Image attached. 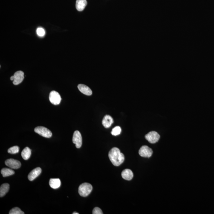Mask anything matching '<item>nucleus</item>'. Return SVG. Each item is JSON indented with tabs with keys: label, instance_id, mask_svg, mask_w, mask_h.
Returning <instances> with one entry per match:
<instances>
[{
	"label": "nucleus",
	"instance_id": "0eeeda50",
	"mask_svg": "<svg viewBox=\"0 0 214 214\" xmlns=\"http://www.w3.org/2000/svg\"><path fill=\"white\" fill-rule=\"evenodd\" d=\"M139 154L142 157L149 158L152 155L153 151L147 145H143L139 150Z\"/></svg>",
	"mask_w": 214,
	"mask_h": 214
},
{
	"label": "nucleus",
	"instance_id": "f257e3e1",
	"mask_svg": "<svg viewBox=\"0 0 214 214\" xmlns=\"http://www.w3.org/2000/svg\"><path fill=\"white\" fill-rule=\"evenodd\" d=\"M109 157L112 164L115 166H119L125 160L124 154L121 152L119 149L117 148H113L110 150Z\"/></svg>",
	"mask_w": 214,
	"mask_h": 214
},
{
	"label": "nucleus",
	"instance_id": "423d86ee",
	"mask_svg": "<svg viewBox=\"0 0 214 214\" xmlns=\"http://www.w3.org/2000/svg\"><path fill=\"white\" fill-rule=\"evenodd\" d=\"M49 99L50 102L55 105L59 104L61 101V97L59 93L54 90L50 93Z\"/></svg>",
	"mask_w": 214,
	"mask_h": 214
},
{
	"label": "nucleus",
	"instance_id": "4468645a",
	"mask_svg": "<svg viewBox=\"0 0 214 214\" xmlns=\"http://www.w3.org/2000/svg\"><path fill=\"white\" fill-rule=\"evenodd\" d=\"M87 4L86 0H77L76 2V8L78 11H82L84 10Z\"/></svg>",
	"mask_w": 214,
	"mask_h": 214
},
{
	"label": "nucleus",
	"instance_id": "2eb2a0df",
	"mask_svg": "<svg viewBox=\"0 0 214 214\" xmlns=\"http://www.w3.org/2000/svg\"><path fill=\"white\" fill-rule=\"evenodd\" d=\"M49 183L50 187L53 189L58 188L61 186V181L59 179H51Z\"/></svg>",
	"mask_w": 214,
	"mask_h": 214
},
{
	"label": "nucleus",
	"instance_id": "ddd939ff",
	"mask_svg": "<svg viewBox=\"0 0 214 214\" xmlns=\"http://www.w3.org/2000/svg\"><path fill=\"white\" fill-rule=\"evenodd\" d=\"M121 176L123 178L127 180H130L133 177V173L132 171L129 169H126L122 171Z\"/></svg>",
	"mask_w": 214,
	"mask_h": 214
},
{
	"label": "nucleus",
	"instance_id": "6ab92c4d",
	"mask_svg": "<svg viewBox=\"0 0 214 214\" xmlns=\"http://www.w3.org/2000/svg\"><path fill=\"white\" fill-rule=\"evenodd\" d=\"M24 212L22 211L18 207H14L10 211L9 214H24Z\"/></svg>",
	"mask_w": 214,
	"mask_h": 214
},
{
	"label": "nucleus",
	"instance_id": "aec40b11",
	"mask_svg": "<svg viewBox=\"0 0 214 214\" xmlns=\"http://www.w3.org/2000/svg\"><path fill=\"white\" fill-rule=\"evenodd\" d=\"M121 132V129L120 127L117 126L115 127L114 129H113L111 132V134H112L113 135L116 136H118L120 134Z\"/></svg>",
	"mask_w": 214,
	"mask_h": 214
},
{
	"label": "nucleus",
	"instance_id": "9d476101",
	"mask_svg": "<svg viewBox=\"0 0 214 214\" xmlns=\"http://www.w3.org/2000/svg\"><path fill=\"white\" fill-rule=\"evenodd\" d=\"M41 171L42 170L41 168H36L32 170L29 174L28 176L29 180L30 181H33L40 175Z\"/></svg>",
	"mask_w": 214,
	"mask_h": 214
},
{
	"label": "nucleus",
	"instance_id": "412c9836",
	"mask_svg": "<svg viewBox=\"0 0 214 214\" xmlns=\"http://www.w3.org/2000/svg\"><path fill=\"white\" fill-rule=\"evenodd\" d=\"M19 150L20 148L18 146H14L8 149V152L11 154H15L18 153Z\"/></svg>",
	"mask_w": 214,
	"mask_h": 214
},
{
	"label": "nucleus",
	"instance_id": "a211bd4d",
	"mask_svg": "<svg viewBox=\"0 0 214 214\" xmlns=\"http://www.w3.org/2000/svg\"><path fill=\"white\" fill-rule=\"evenodd\" d=\"M21 155L22 158L24 160H27L30 157L31 155V150L29 148L26 147L23 149Z\"/></svg>",
	"mask_w": 214,
	"mask_h": 214
},
{
	"label": "nucleus",
	"instance_id": "20e7f679",
	"mask_svg": "<svg viewBox=\"0 0 214 214\" xmlns=\"http://www.w3.org/2000/svg\"><path fill=\"white\" fill-rule=\"evenodd\" d=\"M24 73L22 71H19L14 73L13 76L11 77V80L13 81V83L14 85H18L22 83L24 79Z\"/></svg>",
	"mask_w": 214,
	"mask_h": 214
},
{
	"label": "nucleus",
	"instance_id": "39448f33",
	"mask_svg": "<svg viewBox=\"0 0 214 214\" xmlns=\"http://www.w3.org/2000/svg\"><path fill=\"white\" fill-rule=\"evenodd\" d=\"M145 139L151 144H154L159 141L160 139V135L156 132L152 131L146 134L145 136Z\"/></svg>",
	"mask_w": 214,
	"mask_h": 214
},
{
	"label": "nucleus",
	"instance_id": "f03ea898",
	"mask_svg": "<svg viewBox=\"0 0 214 214\" xmlns=\"http://www.w3.org/2000/svg\"><path fill=\"white\" fill-rule=\"evenodd\" d=\"M93 190V186L90 184L84 183L79 186L78 189V192L81 196H87Z\"/></svg>",
	"mask_w": 214,
	"mask_h": 214
},
{
	"label": "nucleus",
	"instance_id": "7ed1b4c3",
	"mask_svg": "<svg viewBox=\"0 0 214 214\" xmlns=\"http://www.w3.org/2000/svg\"><path fill=\"white\" fill-rule=\"evenodd\" d=\"M35 132L44 137L49 138L52 136L51 131L44 127L38 126L35 129Z\"/></svg>",
	"mask_w": 214,
	"mask_h": 214
},
{
	"label": "nucleus",
	"instance_id": "6e6552de",
	"mask_svg": "<svg viewBox=\"0 0 214 214\" xmlns=\"http://www.w3.org/2000/svg\"><path fill=\"white\" fill-rule=\"evenodd\" d=\"M72 141L75 144L76 147L78 148H79L81 146L82 144V138L80 132L76 130L73 134Z\"/></svg>",
	"mask_w": 214,
	"mask_h": 214
},
{
	"label": "nucleus",
	"instance_id": "5701e85b",
	"mask_svg": "<svg viewBox=\"0 0 214 214\" xmlns=\"http://www.w3.org/2000/svg\"><path fill=\"white\" fill-rule=\"evenodd\" d=\"M93 214H103L102 211L99 207H95L93 209Z\"/></svg>",
	"mask_w": 214,
	"mask_h": 214
},
{
	"label": "nucleus",
	"instance_id": "b1692460",
	"mask_svg": "<svg viewBox=\"0 0 214 214\" xmlns=\"http://www.w3.org/2000/svg\"><path fill=\"white\" fill-rule=\"evenodd\" d=\"M79 213H78V212H74L73 213V214H79Z\"/></svg>",
	"mask_w": 214,
	"mask_h": 214
},
{
	"label": "nucleus",
	"instance_id": "f8f14e48",
	"mask_svg": "<svg viewBox=\"0 0 214 214\" xmlns=\"http://www.w3.org/2000/svg\"><path fill=\"white\" fill-rule=\"evenodd\" d=\"M78 88L81 93L86 95H91L93 93L90 88L84 84H79L78 85Z\"/></svg>",
	"mask_w": 214,
	"mask_h": 214
},
{
	"label": "nucleus",
	"instance_id": "f3484780",
	"mask_svg": "<svg viewBox=\"0 0 214 214\" xmlns=\"http://www.w3.org/2000/svg\"><path fill=\"white\" fill-rule=\"evenodd\" d=\"M1 173L4 177H7L14 175L15 173L14 170L12 169L4 168L1 170Z\"/></svg>",
	"mask_w": 214,
	"mask_h": 214
},
{
	"label": "nucleus",
	"instance_id": "dca6fc26",
	"mask_svg": "<svg viewBox=\"0 0 214 214\" xmlns=\"http://www.w3.org/2000/svg\"><path fill=\"white\" fill-rule=\"evenodd\" d=\"M10 185L8 183L2 184L0 187V197H2L6 194L9 190Z\"/></svg>",
	"mask_w": 214,
	"mask_h": 214
},
{
	"label": "nucleus",
	"instance_id": "1a4fd4ad",
	"mask_svg": "<svg viewBox=\"0 0 214 214\" xmlns=\"http://www.w3.org/2000/svg\"><path fill=\"white\" fill-rule=\"evenodd\" d=\"M5 164L7 166L12 169H18L21 166L20 162L13 159H9L6 160Z\"/></svg>",
	"mask_w": 214,
	"mask_h": 214
},
{
	"label": "nucleus",
	"instance_id": "4be33fe9",
	"mask_svg": "<svg viewBox=\"0 0 214 214\" xmlns=\"http://www.w3.org/2000/svg\"><path fill=\"white\" fill-rule=\"evenodd\" d=\"M37 33L40 37H43L45 34V31L43 28H38L37 30Z\"/></svg>",
	"mask_w": 214,
	"mask_h": 214
},
{
	"label": "nucleus",
	"instance_id": "9b49d317",
	"mask_svg": "<svg viewBox=\"0 0 214 214\" xmlns=\"http://www.w3.org/2000/svg\"><path fill=\"white\" fill-rule=\"evenodd\" d=\"M114 123V120L112 118L110 115H107L103 118L102 124L104 127L108 128L112 125Z\"/></svg>",
	"mask_w": 214,
	"mask_h": 214
}]
</instances>
